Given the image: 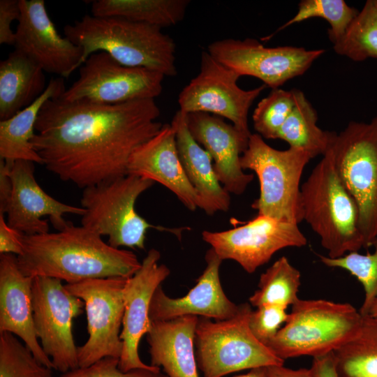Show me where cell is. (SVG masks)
Returning <instances> with one entry per match:
<instances>
[{"label": "cell", "instance_id": "8", "mask_svg": "<svg viewBox=\"0 0 377 377\" xmlns=\"http://www.w3.org/2000/svg\"><path fill=\"white\" fill-rule=\"evenodd\" d=\"M249 303L239 305L237 313L223 320L199 318L195 334V356L203 377H223L258 367L284 364L252 334Z\"/></svg>", "mask_w": 377, "mask_h": 377}, {"label": "cell", "instance_id": "29", "mask_svg": "<svg viewBox=\"0 0 377 377\" xmlns=\"http://www.w3.org/2000/svg\"><path fill=\"white\" fill-rule=\"evenodd\" d=\"M333 353L339 377H377V318L362 316L353 334Z\"/></svg>", "mask_w": 377, "mask_h": 377}, {"label": "cell", "instance_id": "44", "mask_svg": "<svg viewBox=\"0 0 377 377\" xmlns=\"http://www.w3.org/2000/svg\"><path fill=\"white\" fill-rule=\"evenodd\" d=\"M367 315L377 318V299H376L370 306ZM366 316V315H365Z\"/></svg>", "mask_w": 377, "mask_h": 377}, {"label": "cell", "instance_id": "7", "mask_svg": "<svg viewBox=\"0 0 377 377\" xmlns=\"http://www.w3.org/2000/svg\"><path fill=\"white\" fill-rule=\"evenodd\" d=\"M312 158L304 150H278L258 133H251L242 154L243 170H253L260 184L259 197L251 207L258 214L297 224L303 221L300 179Z\"/></svg>", "mask_w": 377, "mask_h": 377}, {"label": "cell", "instance_id": "11", "mask_svg": "<svg viewBox=\"0 0 377 377\" xmlns=\"http://www.w3.org/2000/svg\"><path fill=\"white\" fill-rule=\"evenodd\" d=\"M165 77L150 69L124 66L107 52L98 51L87 59L77 80L59 98L105 104L155 99L161 94Z\"/></svg>", "mask_w": 377, "mask_h": 377}, {"label": "cell", "instance_id": "35", "mask_svg": "<svg viewBox=\"0 0 377 377\" xmlns=\"http://www.w3.org/2000/svg\"><path fill=\"white\" fill-rule=\"evenodd\" d=\"M295 105L293 89H273L255 108L253 128L263 138L277 139L278 133Z\"/></svg>", "mask_w": 377, "mask_h": 377}, {"label": "cell", "instance_id": "24", "mask_svg": "<svg viewBox=\"0 0 377 377\" xmlns=\"http://www.w3.org/2000/svg\"><path fill=\"white\" fill-rule=\"evenodd\" d=\"M175 131L176 145L182 166L199 198V208L207 215L228 212L230 193L218 180L210 154L191 135L186 114L178 110L170 124Z\"/></svg>", "mask_w": 377, "mask_h": 377}, {"label": "cell", "instance_id": "37", "mask_svg": "<svg viewBox=\"0 0 377 377\" xmlns=\"http://www.w3.org/2000/svg\"><path fill=\"white\" fill-rule=\"evenodd\" d=\"M59 377H168L161 371L134 369L124 372L119 368V359L107 357L94 364L68 371Z\"/></svg>", "mask_w": 377, "mask_h": 377}, {"label": "cell", "instance_id": "13", "mask_svg": "<svg viewBox=\"0 0 377 377\" xmlns=\"http://www.w3.org/2000/svg\"><path fill=\"white\" fill-rule=\"evenodd\" d=\"M241 76L202 52L198 74L182 90L178 97L179 110L188 114L205 112L223 117L249 138V111L256 98L265 89L261 86L244 90L237 84Z\"/></svg>", "mask_w": 377, "mask_h": 377}, {"label": "cell", "instance_id": "17", "mask_svg": "<svg viewBox=\"0 0 377 377\" xmlns=\"http://www.w3.org/2000/svg\"><path fill=\"white\" fill-rule=\"evenodd\" d=\"M21 16L15 31V50L42 69L68 77L77 68L82 49L59 34L43 0H20Z\"/></svg>", "mask_w": 377, "mask_h": 377}, {"label": "cell", "instance_id": "39", "mask_svg": "<svg viewBox=\"0 0 377 377\" xmlns=\"http://www.w3.org/2000/svg\"><path fill=\"white\" fill-rule=\"evenodd\" d=\"M23 234L12 228L0 214V253H12L17 256L23 252Z\"/></svg>", "mask_w": 377, "mask_h": 377}, {"label": "cell", "instance_id": "40", "mask_svg": "<svg viewBox=\"0 0 377 377\" xmlns=\"http://www.w3.org/2000/svg\"><path fill=\"white\" fill-rule=\"evenodd\" d=\"M310 369L313 377H339L333 351L313 357Z\"/></svg>", "mask_w": 377, "mask_h": 377}, {"label": "cell", "instance_id": "34", "mask_svg": "<svg viewBox=\"0 0 377 377\" xmlns=\"http://www.w3.org/2000/svg\"><path fill=\"white\" fill-rule=\"evenodd\" d=\"M13 334L0 333V377H53Z\"/></svg>", "mask_w": 377, "mask_h": 377}, {"label": "cell", "instance_id": "3", "mask_svg": "<svg viewBox=\"0 0 377 377\" xmlns=\"http://www.w3.org/2000/svg\"><path fill=\"white\" fill-rule=\"evenodd\" d=\"M161 29L123 18L90 15L64 27L65 37L82 49L80 67L91 54L103 51L124 66L175 76V43Z\"/></svg>", "mask_w": 377, "mask_h": 377}, {"label": "cell", "instance_id": "41", "mask_svg": "<svg viewBox=\"0 0 377 377\" xmlns=\"http://www.w3.org/2000/svg\"><path fill=\"white\" fill-rule=\"evenodd\" d=\"M13 163L0 159V214H6L12 192L10 172Z\"/></svg>", "mask_w": 377, "mask_h": 377}, {"label": "cell", "instance_id": "33", "mask_svg": "<svg viewBox=\"0 0 377 377\" xmlns=\"http://www.w3.org/2000/svg\"><path fill=\"white\" fill-rule=\"evenodd\" d=\"M372 246L374 251L366 254L353 251L336 258L318 256L326 266L345 269L361 283L364 299L359 311L362 316L367 315L372 302L377 299V239Z\"/></svg>", "mask_w": 377, "mask_h": 377}, {"label": "cell", "instance_id": "20", "mask_svg": "<svg viewBox=\"0 0 377 377\" xmlns=\"http://www.w3.org/2000/svg\"><path fill=\"white\" fill-rule=\"evenodd\" d=\"M186 123L194 140L210 154L216 177L224 188L229 193H244L253 179V175L244 172L240 164L249 138L232 124L205 112L186 114Z\"/></svg>", "mask_w": 377, "mask_h": 377}, {"label": "cell", "instance_id": "4", "mask_svg": "<svg viewBox=\"0 0 377 377\" xmlns=\"http://www.w3.org/2000/svg\"><path fill=\"white\" fill-rule=\"evenodd\" d=\"M303 221L319 236L329 258L364 247L357 205L343 184L330 149L301 185Z\"/></svg>", "mask_w": 377, "mask_h": 377}, {"label": "cell", "instance_id": "16", "mask_svg": "<svg viewBox=\"0 0 377 377\" xmlns=\"http://www.w3.org/2000/svg\"><path fill=\"white\" fill-rule=\"evenodd\" d=\"M160 252L151 249L141 262L139 269L127 279L124 289V311L120 338L123 343L119 368L124 372L134 369L161 371L144 363L139 355V343L151 325L149 309L153 295L170 275V269L158 264Z\"/></svg>", "mask_w": 377, "mask_h": 377}, {"label": "cell", "instance_id": "2", "mask_svg": "<svg viewBox=\"0 0 377 377\" xmlns=\"http://www.w3.org/2000/svg\"><path fill=\"white\" fill-rule=\"evenodd\" d=\"M23 252L17 256L24 274L47 276L77 283L98 278H128L141 262L131 251L105 242L102 237L71 222L56 232L22 237Z\"/></svg>", "mask_w": 377, "mask_h": 377}, {"label": "cell", "instance_id": "27", "mask_svg": "<svg viewBox=\"0 0 377 377\" xmlns=\"http://www.w3.org/2000/svg\"><path fill=\"white\" fill-rule=\"evenodd\" d=\"M188 0H96L91 3V15L119 17L160 28L181 22Z\"/></svg>", "mask_w": 377, "mask_h": 377}, {"label": "cell", "instance_id": "42", "mask_svg": "<svg viewBox=\"0 0 377 377\" xmlns=\"http://www.w3.org/2000/svg\"><path fill=\"white\" fill-rule=\"evenodd\" d=\"M266 371L267 377H313L310 368L293 369L281 364L267 367Z\"/></svg>", "mask_w": 377, "mask_h": 377}, {"label": "cell", "instance_id": "30", "mask_svg": "<svg viewBox=\"0 0 377 377\" xmlns=\"http://www.w3.org/2000/svg\"><path fill=\"white\" fill-rule=\"evenodd\" d=\"M300 285V272L282 256L260 275L258 289L249 297V303L256 308L277 305L287 309L299 300Z\"/></svg>", "mask_w": 377, "mask_h": 377}, {"label": "cell", "instance_id": "5", "mask_svg": "<svg viewBox=\"0 0 377 377\" xmlns=\"http://www.w3.org/2000/svg\"><path fill=\"white\" fill-rule=\"evenodd\" d=\"M362 316L348 303L300 299L267 346L283 360L334 351L358 327Z\"/></svg>", "mask_w": 377, "mask_h": 377}, {"label": "cell", "instance_id": "22", "mask_svg": "<svg viewBox=\"0 0 377 377\" xmlns=\"http://www.w3.org/2000/svg\"><path fill=\"white\" fill-rule=\"evenodd\" d=\"M34 277L20 270L17 256H0V333L10 332L23 341L36 359L53 369L37 337L34 322L32 283Z\"/></svg>", "mask_w": 377, "mask_h": 377}, {"label": "cell", "instance_id": "36", "mask_svg": "<svg viewBox=\"0 0 377 377\" xmlns=\"http://www.w3.org/2000/svg\"><path fill=\"white\" fill-rule=\"evenodd\" d=\"M286 309L277 305H263L253 310L249 326L253 336L267 346L285 324L288 316Z\"/></svg>", "mask_w": 377, "mask_h": 377}, {"label": "cell", "instance_id": "6", "mask_svg": "<svg viewBox=\"0 0 377 377\" xmlns=\"http://www.w3.org/2000/svg\"><path fill=\"white\" fill-rule=\"evenodd\" d=\"M154 184L149 179L127 175L84 188L80 201L85 210L81 226L101 237L108 236V243L117 249L125 246L145 249L146 233L150 228L179 236L184 228L151 225L135 209L138 198Z\"/></svg>", "mask_w": 377, "mask_h": 377}, {"label": "cell", "instance_id": "31", "mask_svg": "<svg viewBox=\"0 0 377 377\" xmlns=\"http://www.w3.org/2000/svg\"><path fill=\"white\" fill-rule=\"evenodd\" d=\"M333 49L355 61L377 59V0L365 2Z\"/></svg>", "mask_w": 377, "mask_h": 377}, {"label": "cell", "instance_id": "19", "mask_svg": "<svg viewBox=\"0 0 377 377\" xmlns=\"http://www.w3.org/2000/svg\"><path fill=\"white\" fill-rule=\"evenodd\" d=\"M205 259L204 271L186 295L173 298L165 294L161 286L156 288L149 309L151 321L187 316L223 320L237 313L239 305L226 296L221 283L219 268L223 260L212 248L206 252Z\"/></svg>", "mask_w": 377, "mask_h": 377}, {"label": "cell", "instance_id": "23", "mask_svg": "<svg viewBox=\"0 0 377 377\" xmlns=\"http://www.w3.org/2000/svg\"><path fill=\"white\" fill-rule=\"evenodd\" d=\"M199 317L182 316L151 321L147 335L150 364L168 377H199L195 350V334Z\"/></svg>", "mask_w": 377, "mask_h": 377}, {"label": "cell", "instance_id": "38", "mask_svg": "<svg viewBox=\"0 0 377 377\" xmlns=\"http://www.w3.org/2000/svg\"><path fill=\"white\" fill-rule=\"evenodd\" d=\"M21 16L20 0L0 1V44L14 45L15 31L11 29V23L19 20Z\"/></svg>", "mask_w": 377, "mask_h": 377}, {"label": "cell", "instance_id": "25", "mask_svg": "<svg viewBox=\"0 0 377 377\" xmlns=\"http://www.w3.org/2000/svg\"><path fill=\"white\" fill-rule=\"evenodd\" d=\"M44 71L15 49L0 62V120L33 103L45 90Z\"/></svg>", "mask_w": 377, "mask_h": 377}, {"label": "cell", "instance_id": "26", "mask_svg": "<svg viewBox=\"0 0 377 377\" xmlns=\"http://www.w3.org/2000/svg\"><path fill=\"white\" fill-rule=\"evenodd\" d=\"M66 89L63 77L52 78L33 103L10 118L0 121V158L10 163L25 160L43 164L31 143L36 120L43 104L60 97Z\"/></svg>", "mask_w": 377, "mask_h": 377}, {"label": "cell", "instance_id": "32", "mask_svg": "<svg viewBox=\"0 0 377 377\" xmlns=\"http://www.w3.org/2000/svg\"><path fill=\"white\" fill-rule=\"evenodd\" d=\"M358 13L357 9L349 6L343 0H302L295 16L263 40L271 38L277 32L294 24L311 17H320L330 25L328 37L334 45L343 37Z\"/></svg>", "mask_w": 377, "mask_h": 377}, {"label": "cell", "instance_id": "14", "mask_svg": "<svg viewBox=\"0 0 377 377\" xmlns=\"http://www.w3.org/2000/svg\"><path fill=\"white\" fill-rule=\"evenodd\" d=\"M207 52L240 76L256 77L266 87L276 89L303 75L325 52L302 47H265L253 38H227L210 43Z\"/></svg>", "mask_w": 377, "mask_h": 377}, {"label": "cell", "instance_id": "21", "mask_svg": "<svg viewBox=\"0 0 377 377\" xmlns=\"http://www.w3.org/2000/svg\"><path fill=\"white\" fill-rule=\"evenodd\" d=\"M128 175L162 184L190 211L199 207L198 195L182 166L171 124H163L155 136L133 151L128 161Z\"/></svg>", "mask_w": 377, "mask_h": 377}, {"label": "cell", "instance_id": "28", "mask_svg": "<svg viewBox=\"0 0 377 377\" xmlns=\"http://www.w3.org/2000/svg\"><path fill=\"white\" fill-rule=\"evenodd\" d=\"M295 105L277 136L290 147L306 151L313 158L330 149L335 132L323 131L317 125L316 110L304 94L294 89Z\"/></svg>", "mask_w": 377, "mask_h": 377}, {"label": "cell", "instance_id": "43", "mask_svg": "<svg viewBox=\"0 0 377 377\" xmlns=\"http://www.w3.org/2000/svg\"><path fill=\"white\" fill-rule=\"evenodd\" d=\"M232 377H267V374L266 367H258L249 370L246 374Z\"/></svg>", "mask_w": 377, "mask_h": 377}, {"label": "cell", "instance_id": "1", "mask_svg": "<svg viewBox=\"0 0 377 377\" xmlns=\"http://www.w3.org/2000/svg\"><path fill=\"white\" fill-rule=\"evenodd\" d=\"M154 99L115 104L65 101L42 106L31 143L49 171L86 187L128 175L131 156L163 125Z\"/></svg>", "mask_w": 377, "mask_h": 377}, {"label": "cell", "instance_id": "10", "mask_svg": "<svg viewBox=\"0 0 377 377\" xmlns=\"http://www.w3.org/2000/svg\"><path fill=\"white\" fill-rule=\"evenodd\" d=\"M32 305L35 331L53 369L63 374L78 368L73 320L82 313L84 302L62 281L36 276L32 283Z\"/></svg>", "mask_w": 377, "mask_h": 377}, {"label": "cell", "instance_id": "12", "mask_svg": "<svg viewBox=\"0 0 377 377\" xmlns=\"http://www.w3.org/2000/svg\"><path fill=\"white\" fill-rule=\"evenodd\" d=\"M128 278L90 279L65 286L84 303L89 338L77 347L80 367L104 357L119 359L120 338L124 311V289Z\"/></svg>", "mask_w": 377, "mask_h": 377}, {"label": "cell", "instance_id": "18", "mask_svg": "<svg viewBox=\"0 0 377 377\" xmlns=\"http://www.w3.org/2000/svg\"><path fill=\"white\" fill-rule=\"evenodd\" d=\"M10 175L12 192L6 212V222L20 233L33 235L48 232L49 225L41 219L43 216H49L54 227L61 230L69 223L64 220V214L82 216L84 214L82 207L63 203L43 191L35 179L34 162L15 161Z\"/></svg>", "mask_w": 377, "mask_h": 377}, {"label": "cell", "instance_id": "15", "mask_svg": "<svg viewBox=\"0 0 377 377\" xmlns=\"http://www.w3.org/2000/svg\"><path fill=\"white\" fill-rule=\"evenodd\" d=\"M202 237L222 260H234L249 274L268 263L281 249L307 243L297 224L260 214L230 230H204Z\"/></svg>", "mask_w": 377, "mask_h": 377}, {"label": "cell", "instance_id": "9", "mask_svg": "<svg viewBox=\"0 0 377 377\" xmlns=\"http://www.w3.org/2000/svg\"><path fill=\"white\" fill-rule=\"evenodd\" d=\"M330 151L339 175L359 209L364 247L377 239V115L369 123L351 121L335 132Z\"/></svg>", "mask_w": 377, "mask_h": 377}]
</instances>
